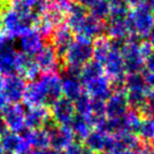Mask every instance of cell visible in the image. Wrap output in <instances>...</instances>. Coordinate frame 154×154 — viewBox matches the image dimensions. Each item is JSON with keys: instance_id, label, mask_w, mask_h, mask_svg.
<instances>
[{"instance_id": "6da1fadb", "label": "cell", "mask_w": 154, "mask_h": 154, "mask_svg": "<svg viewBox=\"0 0 154 154\" xmlns=\"http://www.w3.org/2000/svg\"><path fill=\"white\" fill-rule=\"evenodd\" d=\"M2 18L3 32L9 36L19 37L26 31L34 28L35 22L37 19L33 17V15H21L9 8L1 16Z\"/></svg>"}, {"instance_id": "7a4b0ae2", "label": "cell", "mask_w": 154, "mask_h": 154, "mask_svg": "<svg viewBox=\"0 0 154 154\" xmlns=\"http://www.w3.org/2000/svg\"><path fill=\"white\" fill-rule=\"evenodd\" d=\"M128 20L130 23L131 32L138 34L139 36H141L145 39L154 24L153 11L143 1L140 5H136L132 10H130Z\"/></svg>"}, {"instance_id": "3957f363", "label": "cell", "mask_w": 154, "mask_h": 154, "mask_svg": "<svg viewBox=\"0 0 154 154\" xmlns=\"http://www.w3.org/2000/svg\"><path fill=\"white\" fill-rule=\"evenodd\" d=\"M93 58V41L88 39L82 38V37H76L63 59V66H73L82 68L85 63L90 61Z\"/></svg>"}, {"instance_id": "277c9868", "label": "cell", "mask_w": 154, "mask_h": 154, "mask_svg": "<svg viewBox=\"0 0 154 154\" xmlns=\"http://www.w3.org/2000/svg\"><path fill=\"white\" fill-rule=\"evenodd\" d=\"M17 54L14 38L2 32L0 34V74L3 76L16 74Z\"/></svg>"}, {"instance_id": "5b68a950", "label": "cell", "mask_w": 154, "mask_h": 154, "mask_svg": "<svg viewBox=\"0 0 154 154\" xmlns=\"http://www.w3.org/2000/svg\"><path fill=\"white\" fill-rule=\"evenodd\" d=\"M26 80L18 74H12L3 77L1 86V94L5 96L8 103H20L23 98Z\"/></svg>"}, {"instance_id": "8992f818", "label": "cell", "mask_w": 154, "mask_h": 154, "mask_svg": "<svg viewBox=\"0 0 154 154\" xmlns=\"http://www.w3.org/2000/svg\"><path fill=\"white\" fill-rule=\"evenodd\" d=\"M74 39V33L66 24H61V26H57L50 37L49 41L53 45L54 49H55L56 55L61 63V69L63 68L64 56Z\"/></svg>"}, {"instance_id": "52a82bcc", "label": "cell", "mask_w": 154, "mask_h": 154, "mask_svg": "<svg viewBox=\"0 0 154 154\" xmlns=\"http://www.w3.org/2000/svg\"><path fill=\"white\" fill-rule=\"evenodd\" d=\"M34 58L42 74L58 73V71L61 70V63L56 55L53 45L50 41H45V45L34 56Z\"/></svg>"}, {"instance_id": "ba28073f", "label": "cell", "mask_w": 154, "mask_h": 154, "mask_svg": "<svg viewBox=\"0 0 154 154\" xmlns=\"http://www.w3.org/2000/svg\"><path fill=\"white\" fill-rule=\"evenodd\" d=\"M73 33L77 37L94 41L95 39L105 35V21H101L88 14L73 30Z\"/></svg>"}, {"instance_id": "9c48e42d", "label": "cell", "mask_w": 154, "mask_h": 154, "mask_svg": "<svg viewBox=\"0 0 154 154\" xmlns=\"http://www.w3.org/2000/svg\"><path fill=\"white\" fill-rule=\"evenodd\" d=\"M39 79L42 82L45 92V107L50 109L53 103L62 96L61 78L57 73H47L41 74Z\"/></svg>"}, {"instance_id": "30bf717a", "label": "cell", "mask_w": 154, "mask_h": 154, "mask_svg": "<svg viewBox=\"0 0 154 154\" xmlns=\"http://www.w3.org/2000/svg\"><path fill=\"white\" fill-rule=\"evenodd\" d=\"M85 147L93 153H110L115 147V137L108 135L101 131H91L90 134L85 138Z\"/></svg>"}, {"instance_id": "8fae6325", "label": "cell", "mask_w": 154, "mask_h": 154, "mask_svg": "<svg viewBox=\"0 0 154 154\" xmlns=\"http://www.w3.org/2000/svg\"><path fill=\"white\" fill-rule=\"evenodd\" d=\"M26 109L20 103H8L0 113L5 119L8 129L13 132L19 133L24 128V114Z\"/></svg>"}, {"instance_id": "7c38bea8", "label": "cell", "mask_w": 154, "mask_h": 154, "mask_svg": "<svg viewBox=\"0 0 154 154\" xmlns=\"http://www.w3.org/2000/svg\"><path fill=\"white\" fill-rule=\"evenodd\" d=\"M137 43H133L127 40L126 45L122 50L120 54L124 59L125 71L126 73H137L143 71L145 59L140 55Z\"/></svg>"}, {"instance_id": "4fadbf2b", "label": "cell", "mask_w": 154, "mask_h": 154, "mask_svg": "<svg viewBox=\"0 0 154 154\" xmlns=\"http://www.w3.org/2000/svg\"><path fill=\"white\" fill-rule=\"evenodd\" d=\"M50 113L59 126L69 127L74 115L76 114L73 101L66 98L64 96H61L53 103V106L50 108Z\"/></svg>"}, {"instance_id": "5bb4252c", "label": "cell", "mask_w": 154, "mask_h": 154, "mask_svg": "<svg viewBox=\"0 0 154 154\" xmlns=\"http://www.w3.org/2000/svg\"><path fill=\"white\" fill-rule=\"evenodd\" d=\"M39 73L40 70L35 61L34 56L18 52L17 61H16V74L21 76L26 80L32 82L40 76Z\"/></svg>"}, {"instance_id": "9a60e30c", "label": "cell", "mask_w": 154, "mask_h": 154, "mask_svg": "<svg viewBox=\"0 0 154 154\" xmlns=\"http://www.w3.org/2000/svg\"><path fill=\"white\" fill-rule=\"evenodd\" d=\"M23 105L26 108L37 107V106H45V92L42 82L39 77L37 79L29 82L26 86L23 93Z\"/></svg>"}, {"instance_id": "2e32d148", "label": "cell", "mask_w": 154, "mask_h": 154, "mask_svg": "<svg viewBox=\"0 0 154 154\" xmlns=\"http://www.w3.org/2000/svg\"><path fill=\"white\" fill-rule=\"evenodd\" d=\"M126 94L125 93H112L111 96L106 100V117L120 118L129 111V105Z\"/></svg>"}, {"instance_id": "e0dca14e", "label": "cell", "mask_w": 154, "mask_h": 154, "mask_svg": "<svg viewBox=\"0 0 154 154\" xmlns=\"http://www.w3.org/2000/svg\"><path fill=\"white\" fill-rule=\"evenodd\" d=\"M85 92L91 98H98L103 100H107L112 95L111 87H110V79L106 75L97 77L95 79L90 80L84 85Z\"/></svg>"}, {"instance_id": "ac0fdd59", "label": "cell", "mask_w": 154, "mask_h": 154, "mask_svg": "<svg viewBox=\"0 0 154 154\" xmlns=\"http://www.w3.org/2000/svg\"><path fill=\"white\" fill-rule=\"evenodd\" d=\"M45 45V39L36 32L34 28L23 32L19 36L20 52L35 56Z\"/></svg>"}, {"instance_id": "d6986e66", "label": "cell", "mask_w": 154, "mask_h": 154, "mask_svg": "<svg viewBox=\"0 0 154 154\" xmlns=\"http://www.w3.org/2000/svg\"><path fill=\"white\" fill-rule=\"evenodd\" d=\"M0 146L3 151L12 154H22L31 148L18 133L10 130L0 136Z\"/></svg>"}, {"instance_id": "ffe728a7", "label": "cell", "mask_w": 154, "mask_h": 154, "mask_svg": "<svg viewBox=\"0 0 154 154\" xmlns=\"http://www.w3.org/2000/svg\"><path fill=\"white\" fill-rule=\"evenodd\" d=\"M49 137L50 147L59 151H63L75 139L74 134L69 126H58L53 131L49 132Z\"/></svg>"}, {"instance_id": "44dd1931", "label": "cell", "mask_w": 154, "mask_h": 154, "mask_svg": "<svg viewBox=\"0 0 154 154\" xmlns=\"http://www.w3.org/2000/svg\"><path fill=\"white\" fill-rule=\"evenodd\" d=\"M103 66V70H105V75L110 80L126 75L124 59H122V56L119 52L110 51L109 55L107 56Z\"/></svg>"}, {"instance_id": "7402d4cb", "label": "cell", "mask_w": 154, "mask_h": 154, "mask_svg": "<svg viewBox=\"0 0 154 154\" xmlns=\"http://www.w3.org/2000/svg\"><path fill=\"white\" fill-rule=\"evenodd\" d=\"M50 115V109L45 106L26 108L24 114V126L31 130L41 129L43 122Z\"/></svg>"}, {"instance_id": "603a6c76", "label": "cell", "mask_w": 154, "mask_h": 154, "mask_svg": "<svg viewBox=\"0 0 154 154\" xmlns=\"http://www.w3.org/2000/svg\"><path fill=\"white\" fill-rule=\"evenodd\" d=\"M62 96L70 100L74 101L77 97L84 92V86L80 82L79 78L69 75H63L61 78Z\"/></svg>"}, {"instance_id": "cb8c5ba5", "label": "cell", "mask_w": 154, "mask_h": 154, "mask_svg": "<svg viewBox=\"0 0 154 154\" xmlns=\"http://www.w3.org/2000/svg\"><path fill=\"white\" fill-rule=\"evenodd\" d=\"M88 9L76 1H71L66 12V24L73 32L78 23L88 15Z\"/></svg>"}, {"instance_id": "d4e9b609", "label": "cell", "mask_w": 154, "mask_h": 154, "mask_svg": "<svg viewBox=\"0 0 154 154\" xmlns=\"http://www.w3.org/2000/svg\"><path fill=\"white\" fill-rule=\"evenodd\" d=\"M103 75H105L103 63H100V62L96 61L94 59H91L90 61H88L82 66L79 80L82 86H84L85 84L89 82L90 80L95 79V78L103 76Z\"/></svg>"}, {"instance_id": "484cf974", "label": "cell", "mask_w": 154, "mask_h": 154, "mask_svg": "<svg viewBox=\"0 0 154 154\" xmlns=\"http://www.w3.org/2000/svg\"><path fill=\"white\" fill-rule=\"evenodd\" d=\"M70 128L74 134L75 138H77L79 141L85 140V138L90 134V132L93 129L91 125L89 124L86 116L79 115V114L74 115L70 124Z\"/></svg>"}, {"instance_id": "4316f807", "label": "cell", "mask_w": 154, "mask_h": 154, "mask_svg": "<svg viewBox=\"0 0 154 154\" xmlns=\"http://www.w3.org/2000/svg\"><path fill=\"white\" fill-rule=\"evenodd\" d=\"M26 143L30 145L31 148L35 150H45L50 147V137L49 133L45 130L41 129H37V130H32L29 135Z\"/></svg>"}, {"instance_id": "83f0119b", "label": "cell", "mask_w": 154, "mask_h": 154, "mask_svg": "<svg viewBox=\"0 0 154 154\" xmlns=\"http://www.w3.org/2000/svg\"><path fill=\"white\" fill-rule=\"evenodd\" d=\"M109 38L107 36H101L93 41V59L103 63L110 53Z\"/></svg>"}, {"instance_id": "f1b7e54d", "label": "cell", "mask_w": 154, "mask_h": 154, "mask_svg": "<svg viewBox=\"0 0 154 154\" xmlns=\"http://www.w3.org/2000/svg\"><path fill=\"white\" fill-rule=\"evenodd\" d=\"M122 118L126 131L136 135L138 134L139 128H140V125H141V120H143V117H141L138 112L131 109Z\"/></svg>"}, {"instance_id": "f546056e", "label": "cell", "mask_w": 154, "mask_h": 154, "mask_svg": "<svg viewBox=\"0 0 154 154\" xmlns=\"http://www.w3.org/2000/svg\"><path fill=\"white\" fill-rule=\"evenodd\" d=\"M125 85L128 91H147L143 72L129 73L125 76Z\"/></svg>"}, {"instance_id": "4dcf8cb0", "label": "cell", "mask_w": 154, "mask_h": 154, "mask_svg": "<svg viewBox=\"0 0 154 154\" xmlns=\"http://www.w3.org/2000/svg\"><path fill=\"white\" fill-rule=\"evenodd\" d=\"M89 13L93 17L106 21L109 17L110 11H111V5L108 2L107 0H96L90 8H89Z\"/></svg>"}, {"instance_id": "1f68e13d", "label": "cell", "mask_w": 154, "mask_h": 154, "mask_svg": "<svg viewBox=\"0 0 154 154\" xmlns=\"http://www.w3.org/2000/svg\"><path fill=\"white\" fill-rule=\"evenodd\" d=\"M141 141L146 143H154V116L143 118L138 131Z\"/></svg>"}, {"instance_id": "d6a6232c", "label": "cell", "mask_w": 154, "mask_h": 154, "mask_svg": "<svg viewBox=\"0 0 154 154\" xmlns=\"http://www.w3.org/2000/svg\"><path fill=\"white\" fill-rule=\"evenodd\" d=\"M147 91H128L126 94L129 108L138 111L147 103Z\"/></svg>"}, {"instance_id": "836d02e7", "label": "cell", "mask_w": 154, "mask_h": 154, "mask_svg": "<svg viewBox=\"0 0 154 154\" xmlns=\"http://www.w3.org/2000/svg\"><path fill=\"white\" fill-rule=\"evenodd\" d=\"M73 103H74V109L76 114H79V115L82 116H87L90 114L91 98L85 91L73 101Z\"/></svg>"}, {"instance_id": "e575fe53", "label": "cell", "mask_w": 154, "mask_h": 154, "mask_svg": "<svg viewBox=\"0 0 154 154\" xmlns=\"http://www.w3.org/2000/svg\"><path fill=\"white\" fill-rule=\"evenodd\" d=\"M105 108H106L105 100L98 99V98H91V112L90 113L95 114V115H105Z\"/></svg>"}, {"instance_id": "d590c367", "label": "cell", "mask_w": 154, "mask_h": 154, "mask_svg": "<svg viewBox=\"0 0 154 154\" xmlns=\"http://www.w3.org/2000/svg\"><path fill=\"white\" fill-rule=\"evenodd\" d=\"M127 43V38H118V37H113L109 38V45L110 50L114 52H122L124 47Z\"/></svg>"}, {"instance_id": "8d00e7d4", "label": "cell", "mask_w": 154, "mask_h": 154, "mask_svg": "<svg viewBox=\"0 0 154 154\" xmlns=\"http://www.w3.org/2000/svg\"><path fill=\"white\" fill-rule=\"evenodd\" d=\"M82 150H84V145L82 141L74 140L63 150L62 154H82Z\"/></svg>"}, {"instance_id": "74e56055", "label": "cell", "mask_w": 154, "mask_h": 154, "mask_svg": "<svg viewBox=\"0 0 154 154\" xmlns=\"http://www.w3.org/2000/svg\"><path fill=\"white\" fill-rule=\"evenodd\" d=\"M138 50H139V53L140 55L143 56V59L148 57L152 52L154 51V48L151 45V43L149 42L148 40H143L138 45Z\"/></svg>"}, {"instance_id": "f35d334b", "label": "cell", "mask_w": 154, "mask_h": 154, "mask_svg": "<svg viewBox=\"0 0 154 154\" xmlns=\"http://www.w3.org/2000/svg\"><path fill=\"white\" fill-rule=\"evenodd\" d=\"M145 84L148 90H154V72H146L143 71Z\"/></svg>"}, {"instance_id": "ab89813d", "label": "cell", "mask_w": 154, "mask_h": 154, "mask_svg": "<svg viewBox=\"0 0 154 154\" xmlns=\"http://www.w3.org/2000/svg\"><path fill=\"white\" fill-rule=\"evenodd\" d=\"M143 71H146V72H154V51L145 59Z\"/></svg>"}, {"instance_id": "60d3db41", "label": "cell", "mask_w": 154, "mask_h": 154, "mask_svg": "<svg viewBox=\"0 0 154 154\" xmlns=\"http://www.w3.org/2000/svg\"><path fill=\"white\" fill-rule=\"evenodd\" d=\"M108 154H135V153L133 151H131V150L124 149V148H119L117 146H115L114 149Z\"/></svg>"}, {"instance_id": "b9f144b4", "label": "cell", "mask_w": 154, "mask_h": 154, "mask_svg": "<svg viewBox=\"0 0 154 154\" xmlns=\"http://www.w3.org/2000/svg\"><path fill=\"white\" fill-rule=\"evenodd\" d=\"M11 5V0H0V15H2Z\"/></svg>"}, {"instance_id": "7bdbcfd3", "label": "cell", "mask_w": 154, "mask_h": 154, "mask_svg": "<svg viewBox=\"0 0 154 154\" xmlns=\"http://www.w3.org/2000/svg\"><path fill=\"white\" fill-rule=\"evenodd\" d=\"M39 154H62V151H59V150L53 149V148L49 147L45 150H41L39 151Z\"/></svg>"}, {"instance_id": "ee69618b", "label": "cell", "mask_w": 154, "mask_h": 154, "mask_svg": "<svg viewBox=\"0 0 154 154\" xmlns=\"http://www.w3.org/2000/svg\"><path fill=\"white\" fill-rule=\"evenodd\" d=\"M76 2H78L79 5H82V7H85L86 9H89L96 0H75Z\"/></svg>"}, {"instance_id": "f6af8a7d", "label": "cell", "mask_w": 154, "mask_h": 154, "mask_svg": "<svg viewBox=\"0 0 154 154\" xmlns=\"http://www.w3.org/2000/svg\"><path fill=\"white\" fill-rule=\"evenodd\" d=\"M8 130H9V129H8V126H7V124H5V119L2 118V116L0 115V136L2 134H5Z\"/></svg>"}, {"instance_id": "bcb514c9", "label": "cell", "mask_w": 154, "mask_h": 154, "mask_svg": "<svg viewBox=\"0 0 154 154\" xmlns=\"http://www.w3.org/2000/svg\"><path fill=\"white\" fill-rule=\"evenodd\" d=\"M147 40L149 41L150 43H151V45L154 48V24H153V26L151 28V30L149 31V33H148V35H147Z\"/></svg>"}, {"instance_id": "7dc6e473", "label": "cell", "mask_w": 154, "mask_h": 154, "mask_svg": "<svg viewBox=\"0 0 154 154\" xmlns=\"http://www.w3.org/2000/svg\"><path fill=\"white\" fill-rule=\"evenodd\" d=\"M143 1H145V0H126V3L129 5V7L134 8V7H136V5H140V3L143 2Z\"/></svg>"}, {"instance_id": "c3c4849f", "label": "cell", "mask_w": 154, "mask_h": 154, "mask_svg": "<svg viewBox=\"0 0 154 154\" xmlns=\"http://www.w3.org/2000/svg\"><path fill=\"white\" fill-rule=\"evenodd\" d=\"M8 105V101L5 100V96H3L2 94H1V92H0V113L2 112V110L5 109V107Z\"/></svg>"}, {"instance_id": "681fc988", "label": "cell", "mask_w": 154, "mask_h": 154, "mask_svg": "<svg viewBox=\"0 0 154 154\" xmlns=\"http://www.w3.org/2000/svg\"><path fill=\"white\" fill-rule=\"evenodd\" d=\"M107 1L111 5V7H115V5H120L126 3V0H107Z\"/></svg>"}, {"instance_id": "f907efd6", "label": "cell", "mask_w": 154, "mask_h": 154, "mask_svg": "<svg viewBox=\"0 0 154 154\" xmlns=\"http://www.w3.org/2000/svg\"><path fill=\"white\" fill-rule=\"evenodd\" d=\"M147 100L154 103V90H149L147 92Z\"/></svg>"}, {"instance_id": "816d5d0a", "label": "cell", "mask_w": 154, "mask_h": 154, "mask_svg": "<svg viewBox=\"0 0 154 154\" xmlns=\"http://www.w3.org/2000/svg\"><path fill=\"white\" fill-rule=\"evenodd\" d=\"M136 154H151L150 153V150H149V143H145L143 149H141L140 151L137 152Z\"/></svg>"}, {"instance_id": "f5cc1de1", "label": "cell", "mask_w": 154, "mask_h": 154, "mask_svg": "<svg viewBox=\"0 0 154 154\" xmlns=\"http://www.w3.org/2000/svg\"><path fill=\"white\" fill-rule=\"evenodd\" d=\"M145 2L147 3V5L152 9V11H153L154 10V0H145Z\"/></svg>"}, {"instance_id": "db71d44e", "label": "cell", "mask_w": 154, "mask_h": 154, "mask_svg": "<svg viewBox=\"0 0 154 154\" xmlns=\"http://www.w3.org/2000/svg\"><path fill=\"white\" fill-rule=\"evenodd\" d=\"M149 150H150V153L154 154V143H149Z\"/></svg>"}, {"instance_id": "11a10c76", "label": "cell", "mask_w": 154, "mask_h": 154, "mask_svg": "<svg viewBox=\"0 0 154 154\" xmlns=\"http://www.w3.org/2000/svg\"><path fill=\"white\" fill-rule=\"evenodd\" d=\"M3 32V26H2V18H1V15H0V34Z\"/></svg>"}, {"instance_id": "9f6ffc18", "label": "cell", "mask_w": 154, "mask_h": 154, "mask_svg": "<svg viewBox=\"0 0 154 154\" xmlns=\"http://www.w3.org/2000/svg\"><path fill=\"white\" fill-rule=\"evenodd\" d=\"M0 154H12V153H9V152H7V151H2Z\"/></svg>"}, {"instance_id": "6f0895ef", "label": "cell", "mask_w": 154, "mask_h": 154, "mask_svg": "<svg viewBox=\"0 0 154 154\" xmlns=\"http://www.w3.org/2000/svg\"><path fill=\"white\" fill-rule=\"evenodd\" d=\"M3 150H2V148H1V146H0V153H1V152H2Z\"/></svg>"}, {"instance_id": "680465c9", "label": "cell", "mask_w": 154, "mask_h": 154, "mask_svg": "<svg viewBox=\"0 0 154 154\" xmlns=\"http://www.w3.org/2000/svg\"><path fill=\"white\" fill-rule=\"evenodd\" d=\"M95 154H107V153H103V152H100V153H95Z\"/></svg>"}, {"instance_id": "91938a15", "label": "cell", "mask_w": 154, "mask_h": 154, "mask_svg": "<svg viewBox=\"0 0 154 154\" xmlns=\"http://www.w3.org/2000/svg\"><path fill=\"white\" fill-rule=\"evenodd\" d=\"M47 1H53V0H47Z\"/></svg>"}, {"instance_id": "94428289", "label": "cell", "mask_w": 154, "mask_h": 154, "mask_svg": "<svg viewBox=\"0 0 154 154\" xmlns=\"http://www.w3.org/2000/svg\"><path fill=\"white\" fill-rule=\"evenodd\" d=\"M153 16H154V10H153Z\"/></svg>"}]
</instances>
